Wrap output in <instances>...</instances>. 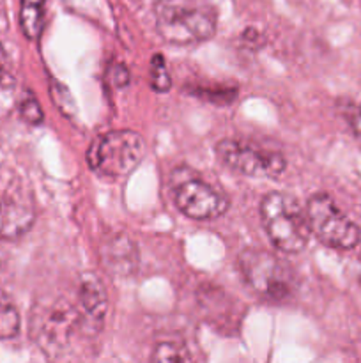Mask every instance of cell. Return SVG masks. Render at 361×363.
I'll list each match as a JSON object with an SVG mask.
<instances>
[{"instance_id": "1", "label": "cell", "mask_w": 361, "mask_h": 363, "mask_svg": "<svg viewBox=\"0 0 361 363\" xmlns=\"http://www.w3.org/2000/svg\"><path fill=\"white\" fill-rule=\"evenodd\" d=\"M81 332L94 333L78 300L59 294L35 303L30 315V337L48 358L67 354L71 344Z\"/></svg>"}, {"instance_id": "2", "label": "cell", "mask_w": 361, "mask_h": 363, "mask_svg": "<svg viewBox=\"0 0 361 363\" xmlns=\"http://www.w3.org/2000/svg\"><path fill=\"white\" fill-rule=\"evenodd\" d=\"M156 30L172 45H197L216 32V14L211 7L190 0H158L154 4Z\"/></svg>"}, {"instance_id": "3", "label": "cell", "mask_w": 361, "mask_h": 363, "mask_svg": "<svg viewBox=\"0 0 361 363\" xmlns=\"http://www.w3.org/2000/svg\"><path fill=\"white\" fill-rule=\"evenodd\" d=\"M262 225L275 248L285 254H299L308 245L310 227L299 202L283 191H271L262 199Z\"/></svg>"}, {"instance_id": "4", "label": "cell", "mask_w": 361, "mask_h": 363, "mask_svg": "<svg viewBox=\"0 0 361 363\" xmlns=\"http://www.w3.org/2000/svg\"><path fill=\"white\" fill-rule=\"evenodd\" d=\"M237 266L248 286L265 300L282 303L296 291V277L290 266L271 252L248 248L237 257Z\"/></svg>"}, {"instance_id": "5", "label": "cell", "mask_w": 361, "mask_h": 363, "mask_svg": "<svg viewBox=\"0 0 361 363\" xmlns=\"http://www.w3.org/2000/svg\"><path fill=\"white\" fill-rule=\"evenodd\" d=\"M145 156V142L137 131L117 130L92 142L87 162L94 172L110 179H120L133 172Z\"/></svg>"}, {"instance_id": "6", "label": "cell", "mask_w": 361, "mask_h": 363, "mask_svg": "<svg viewBox=\"0 0 361 363\" xmlns=\"http://www.w3.org/2000/svg\"><path fill=\"white\" fill-rule=\"evenodd\" d=\"M304 213L310 233L326 247L335 250H353L360 245L361 229L349 216L343 215L331 195L324 191L311 195Z\"/></svg>"}, {"instance_id": "7", "label": "cell", "mask_w": 361, "mask_h": 363, "mask_svg": "<svg viewBox=\"0 0 361 363\" xmlns=\"http://www.w3.org/2000/svg\"><path fill=\"white\" fill-rule=\"evenodd\" d=\"M216 156L230 170L248 177H280L287 167L282 152L260 149L237 138L218 142Z\"/></svg>"}, {"instance_id": "8", "label": "cell", "mask_w": 361, "mask_h": 363, "mask_svg": "<svg viewBox=\"0 0 361 363\" xmlns=\"http://www.w3.org/2000/svg\"><path fill=\"white\" fill-rule=\"evenodd\" d=\"M173 201L184 216L198 222L219 218L229 209V199L198 177L179 181L173 188Z\"/></svg>"}, {"instance_id": "9", "label": "cell", "mask_w": 361, "mask_h": 363, "mask_svg": "<svg viewBox=\"0 0 361 363\" xmlns=\"http://www.w3.org/2000/svg\"><path fill=\"white\" fill-rule=\"evenodd\" d=\"M76 300L88 326L96 333L99 326L103 325V321H105L106 311H108V294H106L103 282L94 273H84L81 275Z\"/></svg>"}, {"instance_id": "10", "label": "cell", "mask_w": 361, "mask_h": 363, "mask_svg": "<svg viewBox=\"0 0 361 363\" xmlns=\"http://www.w3.org/2000/svg\"><path fill=\"white\" fill-rule=\"evenodd\" d=\"M99 255H101L106 272L115 277L130 275L138 264V250L131 238L126 234H117V236L108 238L101 245Z\"/></svg>"}, {"instance_id": "11", "label": "cell", "mask_w": 361, "mask_h": 363, "mask_svg": "<svg viewBox=\"0 0 361 363\" xmlns=\"http://www.w3.org/2000/svg\"><path fill=\"white\" fill-rule=\"evenodd\" d=\"M34 209L16 199L0 201V240H18L32 229Z\"/></svg>"}, {"instance_id": "12", "label": "cell", "mask_w": 361, "mask_h": 363, "mask_svg": "<svg viewBox=\"0 0 361 363\" xmlns=\"http://www.w3.org/2000/svg\"><path fill=\"white\" fill-rule=\"evenodd\" d=\"M42 16H45V0H21L20 25L25 38H39L42 30Z\"/></svg>"}, {"instance_id": "13", "label": "cell", "mask_w": 361, "mask_h": 363, "mask_svg": "<svg viewBox=\"0 0 361 363\" xmlns=\"http://www.w3.org/2000/svg\"><path fill=\"white\" fill-rule=\"evenodd\" d=\"M20 332V312L0 291V340L14 339Z\"/></svg>"}, {"instance_id": "14", "label": "cell", "mask_w": 361, "mask_h": 363, "mask_svg": "<svg viewBox=\"0 0 361 363\" xmlns=\"http://www.w3.org/2000/svg\"><path fill=\"white\" fill-rule=\"evenodd\" d=\"M50 98H52L53 105L57 106V110H59L64 117H69V119H74V117H76V101H74L71 91L62 84V82L55 80V78L50 80Z\"/></svg>"}, {"instance_id": "15", "label": "cell", "mask_w": 361, "mask_h": 363, "mask_svg": "<svg viewBox=\"0 0 361 363\" xmlns=\"http://www.w3.org/2000/svg\"><path fill=\"white\" fill-rule=\"evenodd\" d=\"M152 362H190L191 354L183 342L176 340H165L158 344L152 351Z\"/></svg>"}, {"instance_id": "16", "label": "cell", "mask_w": 361, "mask_h": 363, "mask_svg": "<svg viewBox=\"0 0 361 363\" xmlns=\"http://www.w3.org/2000/svg\"><path fill=\"white\" fill-rule=\"evenodd\" d=\"M151 87L156 92H168L172 89V78L166 71L165 59L159 53L151 59Z\"/></svg>"}, {"instance_id": "17", "label": "cell", "mask_w": 361, "mask_h": 363, "mask_svg": "<svg viewBox=\"0 0 361 363\" xmlns=\"http://www.w3.org/2000/svg\"><path fill=\"white\" fill-rule=\"evenodd\" d=\"M20 116L21 119L27 121V123L32 124V126H38V124H41L42 119H45V113H42L41 105H39L38 99L34 98L32 92H27V94L21 98Z\"/></svg>"}, {"instance_id": "18", "label": "cell", "mask_w": 361, "mask_h": 363, "mask_svg": "<svg viewBox=\"0 0 361 363\" xmlns=\"http://www.w3.org/2000/svg\"><path fill=\"white\" fill-rule=\"evenodd\" d=\"M338 110L340 116L343 117L347 126H349L350 131L354 133V137L361 138V105L349 101V99H343V101H340Z\"/></svg>"}, {"instance_id": "19", "label": "cell", "mask_w": 361, "mask_h": 363, "mask_svg": "<svg viewBox=\"0 0 361 363\" xmlns=\"http://www.w3.org/2000/svg\"><path fill=\"white\" fill-rule=\"evenodd\" d=\"M198 96H204L205 99H211V101H216L218 98V103H230L234 98H236V89H218V91H212V89H198Z\"/></svg>"}, {"instance_id": "20", "label": "cell", "mask_w": 361, "mask_h": 363, "mask_svg": "<svg viewBox=\"0 0 361 363\" xmlns=\"http://www.w3.org/2000/svg\"><path fill=\"white\" fill-rule=\"evenodd\" d=\"M110 78L117 87H124V85L130 84V71L124 64H113L110 67Z\"/></svg>"}, {"instance_id": "21", "label": "cell", "mask_w": 361, "mask_h": 363, "mask_svg": "<svg viewBox=\"0 0 361 363\" xmlns=\"http://www.w3.org/2000/svg\"><path fill=\"white\" fill-rule=\"evenodd\" d=\"M4 67H6V53H4L2 45H0V74H4Z\"/></svg>"}, {"instance_id": "22", "label": "cell", "mask_w": 361, "mask_h": 363, "mask_svg": "<svg viewBox=\"0 0 361 363\" xmlns=\"http://www.w3.org/2000/svg\"><path fill=\"white\" fill-rule=\"evenodd\" d=\"M360 284H361V280H360Z\"/></svg>"}]
</instances>
